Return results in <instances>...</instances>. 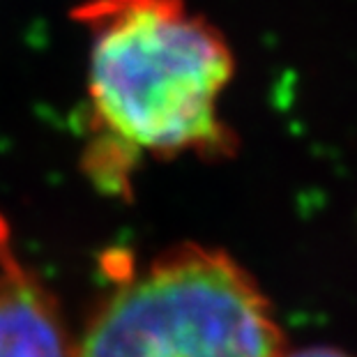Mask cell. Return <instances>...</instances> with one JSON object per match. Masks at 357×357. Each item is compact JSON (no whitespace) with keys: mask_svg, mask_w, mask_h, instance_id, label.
<instances>
[{"mask_svg":"<svg viewBox=\"0 0 357 357\" xmlns=\"http://www.w3.org/2000/svg\"><path fill=\"white\" fill-rule=\"evenodd\" d=\"M88 95L120 155L222 150L219 97L233 74L222 37L180 0H90Z\"/></svg>","mask_w":357,"mask_h":357,"instance_id":"6da1fadb","label":"cell"},{"mask_svg":"<svg viewBox=\"0 0 357 357\" xmlns=\"http://www.w3.org/2000/svg\"><path fill=\"white\" fill-rule=\"evenodd\" d=\"M74 357H284V337L231 256L187 245L109 295Z\"/></svg>","mask_w":357,"mask_h":357,"instance_id":"7a4b0ae2","label":"cell"},{"mask_svg":"<svg viewBox=\"0 0 357 357\" xmlns=\"http://www.w3.org/2000/svg\"><path fill=\"white\" fill-rule=\"evenodd\" d=\"M0 357H74L47 286L12 252L0 229Z\"/></svg>","mask_w":357,"mask_h":357,"instance_id":"3957f363","label":"cell"},{"mask_svg":"<svg viewBox=\"0 0 357 357\" xmlns=\"http://www.w3.org/2000/svg\"><path fill=\"white\" fill-rule=\"evenodd\" d=\"M284 357H353L344 351H339V348H330V346H314V348H302V351H295L291 355Z\"/></svg>","mask_w":357,"mask_h":357,"instance_id":"277c9868","label":"cell"}]
</instances>
